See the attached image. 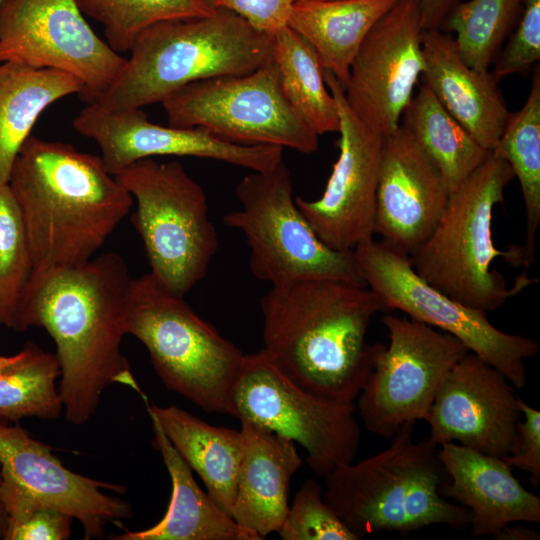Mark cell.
Returning a JSON list of instances; mask_svg holds the SVG:
<instances>
[{
  "instance_id": "1",
  "label": "cell",
  "mask_w": 540,
  "mask_h": 540,
  "mask_svg": "<svg viewBox=\"0 0 540 540\" xmlns=\"http://www.w3.org/2000/svg\"><path fill=\"white\" fill-rule=\"evenodd\" d=\"M7 185L32 260L20 305L54 273L91 260L134 201L101 156L31 135L16 156Z\"/></svg>"
},
{
  "instance_id": "2",
  "label": "cell",
  "mask_w": 540,
  "mask_h": 540,
  "mask_svg": "<svg viewBox=\"0 0 540 540\" xmlns=\"http://www.w3.org/2000/svg\"><path fill=\"white\" fill-rule=\"evenodd\" d=\"M123 257L108 252L51 275L20 305L14 330L43 327L56 345L65 418L86 423L111 384L147 402L121 352L130 281Z\"/></svg>"
},
{
  "instance_id": "3",
  "label": "cell",
  "mask_w": 540,
  "mask_h": 540,
  "mask_svg": "<svg viewBox=\"0 0 540 540\" xmlns=\"http://www.w3.org/2000/svg\"><path fill=\"white\" fill-rule=\"evenodd\" d=\"M262 348L294 383L318 397L354 403L373 361L366 343L384 311L367 286L308 279L272 286L260 302Z\"/></svg>"
},
{
  "instance_id": "4",
  "label": "cell",
  "mask_w": 540,
  "mask_h": 540,
  "mask_svg": "<svg viewBox=\"0 0 540 540\" xmlns=\"http://www.w3.org/2000/svg\"><path fill=\"white\" fill-rule=\"evenodd\" d=\"M416 421L403 423L384 450L333 470L323 498L359 539L376 532H411L431 526H468L472 513L441 494L447 474L438 445L414 439Z\"/></svg>"
},
{
  "instance_id": "5",
  "label": "cell",
  "mask_w": 540,
  "mask_h": 540,
  "mask_svg": "<svg viewBox=\"0 0 540 540\" xmlns=\"http://www.w3.org/2000/svg\"><path fill=\"white\" fill-rule=\"evenodd\" d=\"M272 41L221 7L205 16L158 22L137 36L130 57L94 104L142 108L195 81L253 72L271 60Z\"/></svg>"
},
{
  "instance_id": "6",
  "label": "cell",
  "mask_w": 540,
  "mask_h": 540,
  "mask_svg": "<svg viewBox=\"0 0 540 540\" xmlns=\"http://www.w3.org/2000/svg\"><path fill=\"white\" fill-rule=\"evenodd\" d=\"M514 178L510 165L489 151L485 160L453 192L430 236L409 256L414 271L450 298L485 312L495 311L536 282L523 274L509 287L492 267L501 257L524 267L520 245L498 250L492 237V216Z\"/></svg>"
},
{
  "instance_id": "7",
  "label": "cell",
  "mask_w": 540,
  "mask_h": 540,
  "mask_svg": "<svg viewBox=\"0 0 540 540\" xmlns=\"http://www.w3.org/2000/svg\"><path fill=\"white\" fill-rule=\"evenodd\" d=\"M125 331L147 349L164 385L209 413L232 416L245 354L203 320L184 296L150 273L131 279Z\"/></svg>"
},
{
  "instance_id": "8",
  "label": "cell",
  "mask_w": 540,
  "mask_h": 540,
  "mask_svg": "<svg viewBox=\"0 0 540 540\" xmlns=\"http://www.w3.org/2000/svg\"><path fill=\"white\" fill-rule=\"evenodd\" d=\"M115 177L136 201L131 219L149 273L184 296L205 277L219 246L203 188L178 161L141 159Z\"/></svg>"
},
{
  "instance_id": "9",
  "label": "cell",
  "mask_w": 540,
  "mask_h": 540,
  "mask_svg": "<svg viewBox=\"0 0 540 540\" xmlns=\"http://www.w3.org/2000/svg\"><path fill=\"white\" fill-rule=\"evenodd\" d=\"M240 208L223 217L250 250L249 268L272 286L308 279H335L366 286L353 252L327 246L299 210L291 173L282 160L273 169L251 171L235 188Z\"/></svg>"
},
{
  "instance_id": "10",
  "label": "cell",
  "mask_w": 540,
  "mask_h": 540,
  "mask_svg": "<svg viewBox=\"0 0 540 540\" xmlns=\"http://www.w3.org/2000/svg\"><path fill=\"white\" fill-rule=\"evenodd\" d=\"M168 124L201 127L235 144L311 154L319 139L287 101L271 58L253 72L187 84L161 102Z\"/></svg>"
},
{
  "instance_id": "11",
  "label": "cell",
  "mask_w": 540,
  "mask_h": 540,
  "mask_svg": "<svg viewBox=\"0 0 540 540\" xmlns=\"http://www.w3.org/2000/svg\"><path fill=\"white\" fill-rule=\"evenodd\" d=\"M366 286L384 311L400 310L408 317L446 332L498 369L517 389L527 383L524 361L535 357L539 343L528 336L501 331L487 312L464 305L425 282L409 257L374 239L353 250Z\"/></svg>"
},
{
  "instance_id": "12",
  "label": "cell",
  "mask_w": 540,
  "mask_h": 540,
  "mask_svg": "<svg viewBox=\"0 0 540 540\" xmlns=\"http://www.w3.org/2000/svg\"><path fill=\"white\" fill-rule=\"evenodd\" d=\"M233 417L299 444L311 470L325 478L353 462L361 441L354 403L327 400L289 379L261 349L245 354L232 393Z\"/></svg>"
},
{
  "instance_id": "13",
  "label": "cell",
  "mask_w": 540,
  "mask_h": 540,
  "mask_svg": "<svg viewBox=\"0 0 540 540\" xmlns=\"http://www.w3.org/2000/svg\"><path fill=\"white\" fill-rule=\"evenodd\" d=\"M382 323L389 343L373 344L356 407L369 432L391 438L403 423L426 420L447 374L470 351L456 337L410 317L384 315Z\"/></svg>"
},
{
  "instance_id": "14",
  "label": "cell",
  "mask_w": 540,
  "mask_h": 540,
  "mask_svg": "<svg viewBox=\"0 0 540 540\" xmlns=\"http://www.w3.org/2000/svg\"><path fill=\"white\" fill-rule=\"evenodd\" d=\"M125 61L92 30L75 0L0 5V63L67 72L82 82L79 96L86 104L111 85Z\"/></svg>"
},
{
  "instance_id": "15",
  "label": "cell",
  "mask_w": 540,
  "mask_h": 540,
  "mask_svg": "<svg viewBox=\"0 0 540 540\" xmlns=\"http://www.w3.org/2000/svg\"><path fill=\"white\" fill-rule=\"evenodd\" d=\"M0 418V501L8 515L29 506L54 508L78 520L85 539H99L108 522L132 516L127 501L104 490L125 487L98 481L67 469L51 447L18 424Z\"/></svg>"
},
{
  "instance_id": "16",
  "label": "cell",
  "mask_w": 540,
  "mask_h": 540,
  "mask_svg": "<svg viewBox=\"0 0 540 540\" xmlns=\"http://www.w3.org/2000/svg\"><path fill=\"white\" fill-rule=\"evenodd\" d=\"M422 31L421 0H399L370 29L351 63L346 103L384 137L400 127L425 70Z\"/></svg>"
},
{
  "instance_id": "17",
  "label": "cell",
  "mask_w": 540,
  "mask_h": 540,
  "mask_svg": "<svg viewBox=\"0 0 540 540\" xmlns=\"http://www.w3.org/2000/svg\"><path fill=\"white\" fill-rule=\"evenodd\" d=\"M324 79L339 111V156L321 197H295V202L320 240L332 249L353 252L374 239L384 136L353 114L342 85L331 72L324 70Z\"/></svg>"
},
{
  "instance_id": "18",
  "label": "cell",
  "mask_w": 540,
  "mask_h": 540,
  "mask_svg": "<svg viewBox=\"0 0 540 540\" xmlns=\"http://www.w3.org/2000/svg\"><path fill=\"white\" fill-rule=\"evenodd\" d=\"M73 127L96 142L114 176L136 161L154 156L207 158L255 172L271 170L283 160L281 147L235 144L201 127L159 125L141 108L108 110L87 104L74 118Z\"/></svg>"
},
{
  "instance_id": "19",
  "label": "cell",
  "mask_w": 540,
  "mask_h": 540,
  "mask_svg": "<svg viewBox=\"0 0 540 540\" xmlns=\"http://www.w3.org/2000/svg\"><path fill=\"white\" fill-rule=\"evenodd\" d=\"M520 415L509 380L468 352L442 382L425 421L438 446L455 442L503 457L513 452Z\"/></svg>"
},
{
  "instance_id": "20",
  "label": "cell",
  "mask_w": 540,
  "mask_h": 540,
  "mask_svg": "<svg viewBox=\"0 0 540 540\" xmlns=\"http://www.w3.org/2000/svg\"><path fill=\"white\" fill-rule=\"evenodd\" d=\"M434 163L401 126L384 137L374 234L410 256L433 232L450 197Z\"/></svg>"
},
{
  "instance_id": "21",
  "label": "cell",
  "mask_w": 540,
  "mask_h": 540,
  "mask_svg": "<svg viewBox=\"0 0 540 540\" xmlns=\"http://www.w3.org/2000/svg\"><path fill=\"white\" fill-rule=\"evenodd\" d=\"M447 474L444 497L472 513V537L494 536L514 522H540V498L524 488L502 457L455 442L438 446Z\"/></svg>"
},
{
  "instance_id": "22",
  "label": "cell",
  "mask_w": 540,
  "mask_h": 540,
  "mask_svg": "<svg viewBox=\"0 0 540 540\" xmlns=\"http://www.w3.org/2000/svg\"><path fill=\"white\" fill-rule=\"evenodd\" d=\"M421 43L423 85L484 149L492 151L510 115L497 80L489 70L469 67L454 38L441 30L422 31Z\"/></svg>"
},
{
  "instance_id": "23",
  "label": "cell",
  "mask_w": 540,
  "mask_h": 540,
  "mask_svg": "<svg viewBox=\"0 0 540 540\" xmlns=\"http://www.w3.org/2000/svg\"><path fill=\"white\" fill-rule=\"evenodd\" d=\"M244 451L231 517L264 539L278 532L289 509L290 481L303 461L294 442L239 419Z\"/></svg>"
},
{
  "instance_id": "24",
  "label": "cell",
  "mask_w": 540,
  "mask_h": 540,
  "mask_svg": "<svg viewBox=\"0 0 540 540\" xmlns=\"http://www.w3.org/2000/svg\"><path fill=\"white\" fill-rule=\"evenodd\" d=\"M154 446L160 452L171 479L168 509L154 526L111 535L113 540H261L237 524L196 483L192 469L169 441L157 420L150 416Z\"/></svg>"
},
{
  "instance_id": "25",
  "label": "cell",
  "mask_w": 540,
  "mask_h": 540,
  "mask_svg": "<svg viewBox=\"0 0 540 540\" xmlns=\"http://www.w3.org/2000/svg\"><path fill=\"white\" fill-rule=\"evenodd\" d=\"M146 404L149 415L199 475L207 493L231 516L244 451L241 430L213 426L175 405Z\"/></svg>"
},
{
  "instance_id": "26",
  "label": "cell",
  "mask_w": 540,
  "mask_h": 540,
  "mask_svg": "<svg viewBox=\"0 0 540 540\" xmlns=\"http://www.w3.org/2000/svg\"><path fill=\"white\" fill-rule=\"evenodd\" d=\"M398 1H301L292 7L287 26L315 49L324 70L331 72L344 88L364 38Z\"/></svg>"
},
{
  "instance_id": "27",
  "label": "cell",
  "mask_w": 540,
  "mask_h": 540,
  "mask_svg": "<svg viewBox=\"0 0 540 540\" xmlns=\"http://www.w3.org/2000/svg\"><path fill=\"white\" fill-rule=\"evenodd\" d=\"M82 82L57 69L0 63V187L40 114L57 100L80 94Z\"/></svg>"
},
{
  "instance_id": "28",
  "label": "cell",
  "mask_w": 540,
  "mask_h": 540,
  "mask_svg": "<svg viewBox=\"0 0 540 540\" xmlns=\"http://www.w3.org/2000/svg\"><path fill=\"white\" fill-rule=\"evenodd\" d=\"M402 118L400 126L438 168L450 192L456 190L489 153L425 85L412 97Z\"/></svg>"
},
{
  "instance_id": "29",
  "label": "cell",
  "mask_w": 540,
  "mask_h": 540,
  "mask_svg": "<svg viewBox=\"0 0 540 540\" xmlns=\"http://www.w3.org/2000/svg\"><path fill=\"white\" fill-rule=\"evenodd\" d=\"M272 60L287 101L318 135L338 132L339 111L315 49L288 26L272 41Z\"/></svg>"
},
{
  "instance_id": "30",
  "label": "cell",
  "mask_w": 540,
  "mask_h": 540,
  "mask_svg": "<svg viewBox=\"0 0 540 540\" xmlns=\"http://www.w3.org/2000/svg\"><path fill=\"white\" fill-rule=\"evenodd\" d=\"M493 153L504 159L519 181L526 215L521 246L525 268L535 258L540 224V69L533 71L529 95L522 108L510 113Z\"/></svg>"
},
{
  "instance_id": "31",
  "label": "cell",
  "mask_w": 540,
  "mask_h": 540,
  "mask_svg": "<svg viewBox=\"0 0 540 540\" xmlns=\"http://www.w3.org/2000/svg\"><path fill=\"white\" fill-rule=\"evenodd\" d=\"M22 350V359L0 373V418L12 422L28 417L58 418L63 403L56 387L60 376L56 355L32 342Z\"/></svg>"
},
{
  "instance_id": "32",
  "label": "cell",
  "mask_w": 540,
  "mask_h": 540,
  "mask_svg": "<svg viewBox=\"0 0 540 540\" xmlns=\"http://www.w3.org/2000/svg\"><path fill=\"white\" fill-rule=\"evenodd\" d=\"M523 0H469L460 2L441 30L455 33L462 60L471 68L488 71L504 39L521 15Z\"/></svg>"
},
{
  "instance_id": "33",
  "label": "cell",
  "mask_w": 540,
  "mask_h": 540,
  "mask_svg": "<svg viewBox=\"0 0 540 540\" xmlns=\"http://www.w3.org/2000/svg\"><path fill=\"white\" fill-rule=\"evenodd\" d=\"M82 13L104 27L108 45L129 52L146 28L165 20L205 16L214 9L201 0H75Z\"/></svg>"
},
{
  "instance_id": "34",
  "label": "cell",
  "mask_w": 540,
  "mask_h": 540,
  "mask_svg": "<svg viewBox=\"0 0 540 540\" xmlns=\"http://www.w3.org/2000/svg\"><path fill=\"white\" fill-rule=\"evenodd\" d=\"M32 272L30 249L18 206L8 185L0 187V325L15 327Z\"/></svg>"
},
{
  "instance_id": "35",
  "label": "cell",
  "mask_w": 540,
  "mask_h": 540,
  "mask_svg": "<svg viewBox=\"0 0 540 540\" xmlns=\"http://www.w3.org/2000/svg\"><path fill=\"white\" fill-rule=\"evenodd\" d=\"M283 540H358L323 498V488L306 479L277 532Z\"/></svg>"
},
{
  "instance_id": "36",
  "label": "cell",
  "mask_w": 540,
  "mask_h": 540,
  "mask_svg": "<svg viewBox=\"0 0 540 540\" xmlns=\"http://www.w3.org/2000/svg\"><path fill=\"white\" fill-rule=\"evenodd\" d=\"M504 49L494 62L498 81L515 73H526L540 59V0H523L521 15Z\"/></svg>"
},
{
  "instance_id": "37",
  "label": "cell",
  "mask_w": 540,
  "mask_h": 540,
  "mask_svg": "<svg viewBox=\"0 0 540 540\" xmlns=\"http://www.w3.org/2000/svg\"><path fill=\"white\" fill-rule=\"evenodd\" d=\"M73 517L44 506H29L9 515L4 540H66Z\"/></svg>"
},
{
  "instance_id": "38",
  "label": "cell",
  "mask_w": 540,
  "mask_h": 540,
  "mask_svg": "<svg viewBox=\"0 0 540 540\" xmlns=\"http://www.w3.org/2000/svg\"><path fill=\"white\" fill-rule=\"evenodd\" d=\"M518 407L523 420L516 430L513 452L502 459L512 468L529 473L530 484L537 488L540 484V412L518 397Z\"/></svg>"
},
{
  "instance_id": "39",
  "label": "cell",
  "mask_w": 540,
  "mask_h": 540,
  "mask_svg": "<svg viewBox=\"0 0 540 540\" xmlns=\"http://www.w3.org/2000/svg\"><path fill=\"white\" fill-rule=\"evenodd\" d=\"M306 0H218L216 7L228 9L261 33L273 37L287 26L292 7Z\"/></svg>"
},
{
  "instance_id": "40",
  "label": "cell",
  "mask_w": 540,
  "mask_h": 540,
  "mask_svg": "<svg viewBox=\"0 0 540 540\" xmlns=\"http://www.w3.org/2000/svg\"><path fill=\"white\" fill-rule=\"evenodd\" d=\"M463 0H421L422 30H441L452 10Z\"/></svg>"
},
{
  "instance_id": "41",
  "label": "cell",
  "mask_w": 540,
  "mask_h": 540,
  "mask_svg": "<svg viewBox=\"0 0 540 540\" xmlns=\"http://www.w3.org/2000/svg\"><path fill=\"white\" fill-rule=\"evenodd\" d=\"M496 540H538L539 533L523 526L506 525L494 536Z\"/></svg>"
},
{
  "instance_id": "42",
  "label": "cell",
  "mask_w": 540,
  "mask_h": 540,
  "mask_svg": "<svg viewBox=\"0 0 540 540\" xmlns=\"http://www.w3.org/2000/svg\"><path fill=\"white\" fill-rule=\"evenodd\" d=\"M23 357V350L12 356H0V373L15 366Z\"/></svg>"
},
{
  "instance_id": "43",
  "label": "cell",
  "mask_w": 540,
  "mask_h": 540,
  "mask_svg": "<svg viewBox=\"0 0 540 540\" xmlns=\"http://www.w3.org/2000/svg\"><path fill=\"white\" fill-rule=\"evenodd\" d=\"M9 526V515L8 512L0 501V538L4 539L6 532Z\"/></svg>"
},
{
  "instance_id": "44",
  "label": "cell",
  "mask_w": 540,
  "mask_h": 540,
  "mask_svg": "<svg viewBox=\"0 0 540 540\" xmlns=\"http://www.w3.org/2000/svg\"><path fill=\"white\" fill-rule=\"evenodd\" d=\"M201 1H203L211 9H215L218 0H201Z\"/></svg>"
},
{
  "instance_id": "45",
  "label": "cell",
  "mask_w": 540,
  "mask_h": 540,
  "mask_svg": "<svg viewBox=\"0 0 540 540\" xmlns=\"http://www.w3.org/2000/svg\"><path fill=\"white\" fill-rule=\"evenodd\" d=\"M2 1H3V0H0V5H1Z\"/></svg>"
},
{
  "instance_id": "46",
  "label": "cell",
  "mask_w": 540,
  "mask_h": 540,
  "mask_svg": "<svg viewBox=\"0 0 540 540\" xmlns=\"http://www.w3.org/2000/svg\"><path fill=\"white\" fill-rule=\"evenodd\" d=\"M0 482H1V475H0Z\"/></svg>"
}]
</instances>
